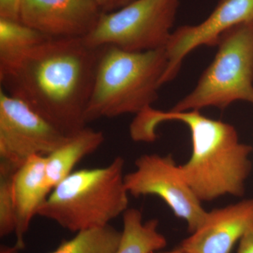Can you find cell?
<instances>
[{"mask_svg":"<svg viewBox=\"0 0 253 253\" xmlns=\"http://www.w3.org/2000/svg\"><path fill=\"white\" fill-rule=\"evenodd\" d=\"M102 46L84 38L48 39L0 70L1 89L66 136L86 126V111Z\"/></svg>","mask_w":253,"mask_h":253,"instance_id":"1","label":"cell"},{"mask_svg":"<svg viewBox=\"0 0 253 253\" xmlns=\"http://www.w3.org/2000/svg\"><path fill=\"white\" fill-rule=\"evenodd\" d=\"M167 121L184 123L191 131L192 153L180 168L201 202L244 194L252 170L253 148L239 140L234 126L206 117L199 111H162L151 106L136 115L130 126L131 139L154 141L158 125Z\"/></svg>","mask_w":253,"mask_h":253,"instance_id":"2","label":"cell"},{"mask_svg":"<svg viewBox=\"0 0 253 253\" xmlns=\"http://www.w3.org/2000/svg\"><path fill=\"white\" fill-rule=\"evenodd\" d=\"M168 65L166 48L133 52L102 46L86 111V123L139 114L158 99Z\"/></svg>","mask_w":253,"mask_h":253,"instance_id":"3","label":"cell"},{"mask_svg":"<svg viewBox=\"0 0 253 253\" xmlns=\"http://www.w3.org/2000/svg\"><path fill=\"white\" fill-rule=\"evenodd\" d=\"M125 161L116 157L106 167L75 171L55 186L38 215L72 232L110 224L128 209Z\"/></svg>","mask_w":253,"mask_h":253,"instance_id":"4","label":"cell"},{"mask_svg":"<svg viewBox=\"0 0 253 253\" xmlns=\"http://www.w3.org/2000/svg\"><path fill=\"white\" fill-rule=\"evenodd\" d=\"M217 46L215 57L194 89L171 111L224 110L238 101L253 106V21L226 31Z\"/></svg>","mask_w":253,"mask_h":253,"instance_id":"5","label":"cell"},{"mask_svg":"<svg viewBox=\"0 0 253 253\" xmlns=\"http://www.w3.org/2000/svg\"><path fill=\"white\" fill-rule=\"evenodd\" d=\"M180 0H134L103 13L84 39L89 45H113L133 52L163 49L172 36Z\"/></svg>","mask_w":253,"mask_h":253,"instance_id":"6","label":"cell"},{"mask_svg":"<svg viewBox=\"0 0 253 253\" xmlns=\"http://www.w3.org/2000/svg\"><path fill=\"white\" fill-rule=\"evenodd\" d=\"M135 169L125 175L129 195L135 198L156 196L163 200L176 217L186 221L193 233L207 211L186 181L171 155L144 154L136 160Z\"/></svg>","mask_w":253,"mask_h":253,"instance_id":"7","label":"cell"},{"mask_svg":"<svg viewBox=\"0 0 253 253\" xmlns=\"http://www.w3.org/2000/svg\"><path fill=\"white\" fill-rule=\"evenodd\" d=\"M68 136L0 88V162L18 168L32 156H47Z\"/></svg>","mask_w":253,"mask_h":253,"instance_id":"8","label":"cell"},{"mask_svg":"<svg viewBox=\"0 0 253 253\" xmlns=\"http://www.w3.org/2000/svg\"><path fill=\"white\" fill-rule=\"evenodd\" d=\"M252 21L253 0H220L203 22L177 28L166 47L168 65L162 84L176 77L183 60L193 50L201 46L217 45L219 38L226 31Z\"/></svg>","mask_w":253,"mask_h":253,"instance_id":"9","label":"cell"},{"mask_svg":"<svg viewBox=\"0 0 253 253\" xmlns=\"http://www.w3.org/2000/svg\"><path fill=\"white\" fill-rule=\"evenodd\" d=\"M103 13L96 0H23L20 21L49 39L85 38Z\"/></svg>","mask_w":253,"mask_h":253,"instance_id":"10","label":"cell"},{"mask_svg":"<svg viewBox=\"0 0 253 253\" xmlns=\"http://www.w3.org/2000/svg\"><path fill=\"white\" fill-rule=\"evenodd\" d=\"M253 228V199L207 211L206 217L179 247L187 253H231Z\"/></svg>","mask_w":253,"mask_h":253,"instance_id":"11","label":"cell"},{"mask_svg":"<svg viewBox=\"0 0 253 253\" xmlns=\"http://www.w3.org/2000/svg\"><path fill=\"white\" fill-rule=\"evenodd\" d=\"M46 156H34L21 165L14 176L16 246L24 249V237L32 220L52 191L46 175Z\"/></svg>","mask_w":253,"mask_h":253,"instance_id":"12","label":"cell"},{"mask_svg":"<svg viewBox=\"0 0 253 253\" xmlns=\"http://www.w3.org/2000/svg\"><path fill=\"white\" fill-rule=\"evenodd\" d=\"M105 141L102 131L85 127L67 139L46 156V175L51 190L73 172L83 158L95 152Z\"/></svg>","mask_w":253,"mask_h":253,"instance_id":"13","label":"cell"},{"mask_svg":"<svg viewBox=\"0 0 253 253\" xmlns=\"http://www.w3.org/2000/svg\"><path fill=\"white\" fill-rule=\"evenodd\" d=\"M123 220L121 241L115 253H154L167 246V240L158 231V219L144 222L139 210L128 208Z\"/></svg>","mask_w":253,"mask_h":253,"instance_id":"14","label":"cell"},{"mask_svg":"<svg viewBox=\"0 0 253 253\" xmlns=\"http://www.w3.org/2000/svg\"><path fill=\"white\" fill-rule=\"evenodd\" d=\"M48 39L21 21L0 18V70L9 67Z\"/></svg>","mask_w":253,"mask_h":253,"instance_id":"15","label":"cell"},{"mask_svg":"<svg viewBox=\"0 0 253 253\" xmlns=\"http://www.w3.org/2000/svg\"><path fill=\"white\" fill-rule=\"evenodd\" d=\"M121 239V231L109 224L79 231L49 253H115Z\"/></svg>","mask_w":253,"mask_h":253,"instance_id":"16","label":"cell"},{"mask_svg":"<svg viewBox=\"0 0 253 253\" xmlns=\"http://www.w3.org/2000/svg\"><path fill=\"white\" fill-rule=\"evenodd\" d=\"M16 168L7 163L0 162V237L15 233L16 228V211L13 180Z\"/></svg>","mask_w":253,"mask_h":253,"instance_id":"17","label":"cell"},{"mask_svg":"<svg viewBox=\"0 0 253 253\" xmlns=\"http://www.w3.org/2000/svg\"><path fill=\"white\" fill-rule=\"evenodd\" d=\"M23 0H0V18L20 21Z\"/></svg>","mask_w":253,"mask_h":253,"instance_id":"18","label":"cell"},{"mask_svg":"<svg viewBox=\"0 0 253 253\" xmlns=\"http://www.w3.org/2000/svg\"><path fill=\"white\" fill-rule=\"evenodd\" d=\"M237 253H253V228L240 240Z\"/></svg>","mask_w":253,"mask_h":253,"instance_id":"19","label":"cell"},{"mask_svg":"<svg viewBox=\"0 0 253 253\" xmlns=\"http://www.w3.org/2000/svg\"><path fill=\"white\" fill-rule=\"evenodd\" d=\"M96 1L104 13L111 12L113 11L114 0H96Z\"/></svg>","mask_w":253,"mask_h":253,"instance_id":"20","label":"cell"},{"mask_svg":"<svg viewBox=\"0 0 253 253\" xmlns=\"http://www.w3.org/2000/svg\"><path fill=\"white\" fill-rule=\"evenodd\" d=\"M21 249L15 245L14 246H8L1 245L0 247V253H19Z\"/></svg>","mask_w":253,"mask_h":253,"instance_id":"21","label":"cell"},{"mask_svg":"<svg viewBox=\"0 0 253 253\" xmlns=\"http://www.w3.org/2000/svg\"><path fill=\"white\" fill-rule=\"evenodd\" d=\"M132 1H134V0H114L112 11H116V10L126 6V5L129 4Z\"/></svg>","mask_w":253,"mask_h":253,"instance_id":"22","label":"cell"},{"mask_svg":"<svg viewBox=\"0 0 253 253\" xmlns=\"http://www.w3.org/2000/svg\"><path fill=\"white\" fill-rule=\"evenodd\" d=\"M154 253H186L184 250L181 249L180 247L176 248V249H174L173 250H171V251H158V252H156Z\"/></svg>","mask_w":253,"mask_h":253,"instance_id":"23","label":"cell"}]
</instances>
